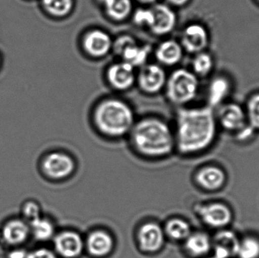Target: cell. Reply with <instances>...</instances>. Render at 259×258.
<instances>
[{
	"mask_svg": "<svg viewBox=\"0 0 259 258\" xmlns=\"http://www.w3.org/2000/svg\"><path fill=\"white\" fill-rule=\"evenodd\" d=\"M174 130L175 149L191 156L208 149L215 139L217 123L210 106L178 109Z\"/></svg>",
	"mask_w": 259,
	"mask_h": 258,
	"instance_id": "cell-1",
	"label": "cell"
},
{
	"mask_svg": "<svg viewBox=\"0 0 259 258\" xmlns=\"http://www.w3.org/2000/svg\"><path fill=\"white\" fill-rule=\"evenodd\" d=\"M129 135L135 151L147 159H163L175 150L174 130L158 118H143L137 121Z\"/></svg>",
	"mask_w": 259,
	"mask_h": 258,
	"instance_id": "cell-2",
	"label": "cell"
},
{
	"mask_svg": "<svg viewBox=\"0 0 259 258\" xmlns=\"http://www.w3.org/2000/svg\"><path fill=\"white\" fill-rule=\"evenodd\" d=\"M93 119L99 133L113 139L130 134L136 123L131 106L117 98L100 101L94 109Z\"/></svg>",
	"mask_w": 259,
	"mask_h": 258,
	"instance_id": "cell-3",
	"label": "cell"
},
{
	"mask_svg": "<svg viewBox=\"0 0 259 258\" xmlns=\"http://www.w3.org/2000/svg\"><path fill=\"white\" fill-rule=\"evenodd\" d=\"M197 77L188 70H175L166 81V95L170 102L184 106L196 98L197 94Z\"/></svg>",
	"mask_w": 259,
	"mask_h": 258,
	"instance_id": "cell-4",
	"label": "cell"
},
{
	"mask_svg": "<svg viewBox=\"0 0 259 258\" xmlns=\"http://www.w3.org/2000/svg\"><path fill=\"white\" fill-rule=\"evenodd\" d=\"M117 56L133 67L143 66L149 57L151 47L140 45L131 35H121L112 43V48Z\"/></svg>",
	"mask_w": 259,
	"mask_h": 258,
	"instance_id": "cell-5",
	"label": "cell"
},
{
	"mask_svg": "<svg viewBox=\"0 0 259 258\" xmlns=\"http://www.w3.org/2000/svg\"><path fill=\"white\" fill-rule=\"evenodd\" d=\"M76 164L66 153L55 151L47 154L42 162V170L49 178L62 180L71 177L75 171Z\"/></svg>",
	"mask_w": 259,
	"mask_h": 258,
	"instance_id": "cell-6",
	"label": "cell"
},
{
	"mask_svg": "<svg viewBox=\"0 0 259 258\" xmlns=\"http://www.w3.org/2000/svg\"><path fill=\"white\" fill-rule=\"evenodd\" d=\"M201 221L210 228L223 230L233 221V212L229 206L222 202L202 204L197 209Z\"/></svg>",
	"mask_w": 259,
	"mask_h": 258,
	"instance_id": "cell-7",
	"label": "cell"
},
{
	"mask_svg": "<svg viewBox=\"0 0 259 258\" xmlns=\"http://www.w3.org/2000/svg\"><path fill=\"white\" fill-rule=\"evenodd\" d=\"M137 238L142 251L153 253L162 248L166 236L163 227L158 223L150 221L140 226L137 231Z\"/></svg>",
	"mask_w": 259,
	"mask_h": 258,
	"instance_id": "cell-8",
	"label": "cell"
},
{
	"mask_svg": "<svg viewBox=\"0 0 259 258\" xmlns=\"http://www.w3.org/2000/svg\"><path fill=\"white\" fill-rule=\"evenodd\" d=\"M54 247L56 252L65 258H75L80 256L85 248L82 236L74 230H65L54 236Z\"/></svg>",
	"mask_w": 259,
	"mask_h": 258,
	"instance_id": "cell-9",
	"label": "cell"
},
{
	"mask_svg": "<svg viewBox=\"0 0 259 258\" xmlns=\"http://www.w3.org/2000/svg\"><path fill=\"white\" fill-rule=\"evenodd\" d=\"M167 77L165 71L155 64L143 65L137 77L139 86L143 92L155 94L165 86Z\"/></svg>",
	"mask_w": 259,
	"mask_h": 258,
	"instance_id": "cell-10",
	"label": "cell"
},
{
	"mask_svg": "<svg viewBox=\"0 0 259 258\" xmlns=\"http://www.w3.org/2000/svg\"><path fill=\"white\" fill-rule=\"evenodd\" d=\"M111 36L104 30L94 29L90 30L83 38V49L87 54L94 58H102L106 56L112 48Z\"/></svg>",
	"mask_w": 259,
	"mask_h": 258,
	"instance_id": "cell-11",
	"label": "cell"
},
{
	"mask_svg": "<svg viewBox=\"0 0 259 258\" xmlns=\"http://www.w3.org/2000/svg\"><path fill=\"white\" fill-rule=\"evenodd\" d=\"M152 18L149 27L153 34L164 36L170 33L177 24V15L169 6L155 4L151 7Z\"/></svg>",
	"mask_w": 259,
	"mask_h": 258,
	"instance_id": "cell-12",
	"label": "cell"
},
{
	"mask_svg": "<svg viewBox=\"0 0 259 258\" xmlns=\"http://www.w3.org/2000/svg\"><path fill=\"white\" fill-rule=\"evenodd\" d=\"M206 29L199 24H192L184 30L181 36V46L190 53H202L208 45Z\"/></svg>",
	"mask_w": 259,
	"mask_h": 258,
	"instance_id": "cell-13",
	"label": "cell"
},
{
	"mask_svg": "<svg viewBox=\"0 0 259 258\" xmlns=\"http://www.w3.org/2000/svg\"><path fill=\"white\" fill-rule=\"evenodd\" d=\"M196 184L204 190H220L227 182V175L225 171L217 166H205L201 168L195 175Z\"/></svg>",
	"mask_w": 259,
	"mask_h": 258,
	"instance_id": "cell-14",
	"label": "cell"
},
{
	"mask_svg": "<svg viewBox=\"0 0 259 258\" xmlns=\"http://www.w3.org/2000/svg\"><path fill=\"white\" fill-rule=\"evenodd\" d=\"M107 79L111 86L115 89L127 90L135 82L134 68L124 61L113 64L108 69Z\"/></svg>",
	"mask_w": 259,
	"mask_h": 258,
	"instance_id": "cell-15",
	"label": "cell"
},
{
	"mask_svg": "<svg viewBox=\"0 0 259 258\" xmlns=\"http://www.w3.org/2000/svg\"><path fill=\"white\" fill-rule=\"evenodd\" d=\"M240 240L234 232L219 230L212 241L214 256L217 258H231L237 256Z\"/></svg>",
	"mask_w": 259,
	"mask_h": 258,
	"instance_id": "cell-16",
	"label": "cell"
},
{
	"mask_svg": "<svg viewBox=\"0 0 259 258\" xmlns=\"http://www.w3.org/2000/svg\"><path fill=\"white\" fill-rule=\"evenodd\" d=\"M219 123L225 130L238 133L247 125L246 115L239 105L228 104L219 112Z\"/></svg>",
	"mask_w": 259,
	"mask_h": 258,
	"instance_id": "cell-17",
	"label": "cell"
},
{
	"mask_svg": "<svg viewBox=\"0 0 259 258\" xmlns=\"http://www.w3.org/2000/svg\"><path fill=\"white\" fill-rule=\"evenodd\" d=\"M84 242L88 252L94 257H105L113 249V237L106 230H93Z\"/></svg>",
	"mask_w": 259,
	"mask_h": 258,
	"instance_id": "cell-18",
	"label": "cell"
},
{
	"mask_svg": "<svg viewBox=\"0 0 259 258\" xmlns=\"http://www.w3.org/2000/svg\"><path fill=\"white\" fill-rule=\"evenodd\" d=\"M184 246L190 255L196 257H203L212 248V240L205 232H192L184 241Z\"/></svg>",
	"mask_w": 259,
	"mask_h": 258,
	"instance_id": "cell-19",
	"label": "cell"
},
{
	"mask_svg": "<svg viewBox=\"0 0 259 258\" xmlns=\"http://www.w3.org/2000/svg\"><path fill=\"white\" fill-rule=\"evenodd\" d=\"M30 226L21 220H13L5 224L2 236L6 243L18 245L25 242L30 234Z\"/></svg>",
	"mask_w": 259,
	"mask_h": 258,
	"instance_id": "cell-20",
	"label": "cell"
},
{
	"mask_svg": "<svg viewBox=\"0 0 259 258\" xmlns=\"http://www.w3.org/2000/svg\"><path fill=\"white\" fill-rule=\"evenodd\" d=\"M157 60L166 66L176 65L183 57V47L173 39L163 41L155 50Z\"/></svg>",
	"mask_w": 259,
	"mask_h": 258,
	"instance_id": "cell-21",
	"label": "cell"
},
{
	"mask_svg": "<svg viewBox=\"0 0 259 258\" xmlns=\"http://www.w3.org/2000/svg\"><path fill=\"white\" fill-rule=\"evenodd\" d=\"M104 8L106 15L114 21H121L131 15L133 9L131 0H98Z\"/></svg>",
	"mask_w": 259,
	"mask_h": 258,
	"instance_id": "cell-22",
	"label": "cell"
},
{
	"mask_svg": "<svg viewBox=\"0 0 259 258\" xmlns=\"http://www.w3.org/2000/svg\"><path fill=\"white\" fill-rule=\"evenodd\" d=\"M164 233L166 237L173 241H185L192 233L190 224L181 218H172L164 224Z\"/></svg>",
	"mask_w": 259,
	"mask_h": 258,
	"instance_id": "cell-23",
	"label": "cell"
},
{
	"mask_svg": "<svg viewBox=\"0 0 259 258\" xmlns=\"http://www.w3.org/2000/svg\"><path fill=\"white\" fill-rule=\"evenodd\" d=\"M30 230L35 239L39 241L50 240L56 235L54 224L42 216L30 223Z\"/></svg>",
	"mask_w": 259,
	"mask_h": 258,
	"instance_id": "cell-24",
	"label": "cell"
},
{
	"mask_svg": "<svg viewBox=\"0 0 259 258\" xmlns=\"http://www.w3.org/2000/svg\"><path fill=\"white\" fill-rule=\"evenodd\" d=\"M230 85L225 77H216L211 81L208 91V102L210 107L218 106L227 96Z\"/></svg>",
	"mask_w": 259,
	"mask_h": 258,
	"instance_id": "cell-25",
	"label": "cell"
},
{
	"mask_svg": "<svg viewBox=\"0 0 259 258\" xmlns=\"http://www.w3.org/2000/svg\"><path fill=\"white\" fill-rule=\"evenodd\" d=\"M42 7L56 18L68 16L74 8V0H42Z\"/></svg>",
	"mask_w": 259,
	"mask_h": 258,
	"instance_id": "cell-26",
	"label": "cell"
},
{
	"mask_svg": "<svg viewBox=\"0 0 259 258\" xmlns=\"http://www.w3.org/2000/svg\"><path fill=\"white\" fill-rule=\"evenodd\" d=\"M237 256L240 258H259V239L248 236L240 239Z\"/></svg>",
	"mask_w": 259,
	"mask_h": 258,
	"instance_id": "cell-27",
	"label": "cell"
},
{
	"mask_svg": "<svg viewBox=\"0 0 259 258\" xmlns=\"http://www.w3.org/2000/svg\"><path fill=\"white\" fill-rule=\"evenodd\" d=\"M213 67V60L208 53H197L193 61V68L195 74L205 76L209 74Z\"/></svg>",
	"mask_w": 259,
	"mask_h": 258,
	"instance_id": "cell-28",
	"label": "cell"
},
{
	"mask_svg": "<svg viewBox=\"0 0 259 258\" xmlns=\"http://www.w3.org/2000/svg\"><path fill=\"white\" fill-rule=\"evenodd\" d=\"M246 115L249 125L255 131L259 130V93L249 98Z\"/></svg>",
	"mask_w": 259,
	"mask_h": 258,
	"instance_id": "cell-29",
	"label": "cell"
},
{
	"mask_svg": "<svg viewBox=\"0 0 259 258\" xmlns=\"http://www.w3.org/2000/svg\"><path fill=\"white\" fill-rule=\"evenodd\" d=\"M152 13L151 8L149 9H138L134 12L133 21L138 26L147 27L149 28L152 23Z\"/></svg>",
	"mask_w": 259,
	"mask_h": 258,
	"instance_id": "cell-30",
	"label": "cell"
},
{
	"mask_svg": "<svg viewBox=\"0 0 259 258\" xmlns=\"http://www.w3.org/2000/svg\"><path fill=\"white\" fill-rule=\"evenodd\" d=\"M22 213L24 218L30 223L41 217L39 206L33 201H29L24 204L22 209Z\"/></svg>",
	"mask_w": 259,
	"mask_h": 258,
	"instance_id": "cell-31",
	"label": "cell"
},
{
	"mask_svg": "<svg viewBox=\"0 0 259 258\" xmlns=\"http://www.w3.org/2000/svg\"><path fill=\"white\" fill-rule=\"evenodd\" d=\"M26 258H58L56 254L47 249V248H39V249L34 250L31 252L27 254Z\"/></svg>",
	"mask_w": 259,
	"mask_h": 258,
	"instance_id": "cell-32",
	"label": "cell"
},
{
	"mask_svg": "<svg viewBox=\"0 0 259 258\" xmlns=\"http://www.w3.org/2000/svg\"><path fill=\"white\" fill-rule=\"evenodd\" d=\"M27 253L22 250H15L9 254V258H26L27 257Z\"/></svg>",
	"mask_w": 259,
	"mask_h": 258,
	"instance_id": "cell-33",
	"label": "cell"
},
{
	"mask_svg": "<svg viewBox=\"0 0 259 258\" xmlns=\"http://www.w3.org/2000/svg\"><path fill=\"white\" fill-rule=\"evenodd\" d=\"M166 1L172 6H183L187 4L190 0H166Z\"/></svg>",
	"mask_w": 259,
	"mask_h": 258,
	"instance_id": "cell-34",
	"label": "cell"
},
{
	"mask_svg": "<svg viewBox=\"0 0 259 258\" xmlns=\"http://www.w3.org/2000/svg\"><path fill=\"white\" fill-rule=\"evenodd\" d=\"M139 3H142V4H152L155 3L156 0H137Z\"/></svg>",
	"mask_w": 259,
	"mask_h": 258,
	"instance_id": "cell-35",
	"label": "cell"
},
{
	"mask_svg": "<svg viewBox=\"0 0 259 258\" xmlns=\"http://www.w3.org/2000/svg\"><path fill=\"white\" fill-rule=\"evenodd\" d=\"M210 258H217V257H210Z\"/></svg>",
	"mask_w": 259,
	"mask_h": 258,
	"instance_id": "cell-36",
	"label": "cell"
},
{
	"mask_svg": "<svg viewBox=\"0 0 259 258\" xmlns=\"http://www.w3.org/2000/svg\"><path fill=\"white\" fill-rule=\"evenodd\" d=\"M258 1H259V0H258Z\"/></svg>",
	"mask_w": 259,
	"mask_h": 258,
	"instance_id": "cell-37",
	"label": "cell"
}]
</instances>
